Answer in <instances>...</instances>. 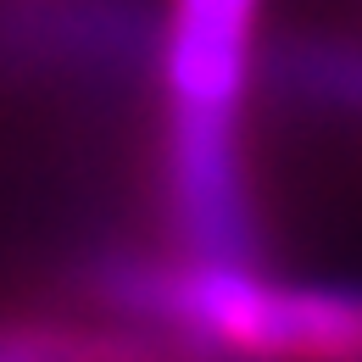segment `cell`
Returning <instances> with one entry per match:
<instances>
[{
	"label": "cell",
	"mask_w": 362,
	"mask_h": 362,
	"mask_svg": "<svg viewBox=\"0 0 362 362\" xmlns=\"http://www.w3.org/2000/svg\"><path fill=\"white\" fill-rule=\"evenodd\" d=\"M262 0H173L162 34L168 201L189 257L251 262V195L240 162V106Z\"/></svg>",
	"instance_id": "6da1fadb"
},
{
	"label": "cell",
	"mask_w": 362,
	"mask_h": 362,
	"mask_svg": "<svg viewBox=\"0 0 362 362\" xmlns=\"http://www.w3.org/2000/svg\"><path fill=\"white\" fill-rule=\"evenodd\" d=\"M117 307L168 323L189 346L245 357H362V290L279 284L251 262L129 268L112 279Z\"/></svg>",
	"instance_id": "7a4b0ae2"
},
{
	"label": "cell",
	"mask_w": 362,
	"mask_h": 362,
	"mask_svg": "<svg viewBox=\"0 0 362 362\" xmlns=\"http://www.w3.org/2000/svg\"><path fill=\"white\" fill-rule=\"evenodd\" d=\"M290 78L323 106L362 112V45H301L290 56Z\"/></svg>",
	"instance_id": "3957f363"
}]
</instances>
